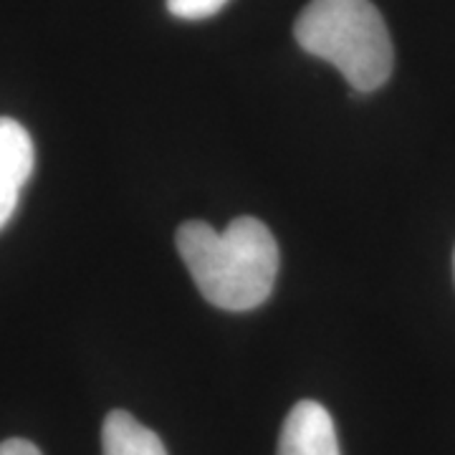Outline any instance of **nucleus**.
I'll use <instances>...</instances> for the list:
<instances>
[{
	"instance_id": "2",
	"label": "nucleus",
	"mask_w": 455,
	"mask_h": 455,
	"mask_svg": "<svg viewBox=\"0 0 455 455\" xmlns=\"http://www.w3.org/2000/svg\"><path fill=\"white\" fill-rule=\"evenodd\" d=\"M293 36L307 53L334 66L357 94L390 79V31L370 0H311L296 18Z\"/></svg>"
},
{
	"instance_id": "5",
	"label": "nucleus",
	"mask_w": 455,
	"mask_h": 455,
	"mask_svg": "<svg viewBox=\"0 0 455 455\" xmlns=\"http://www.w3.org/2000/svg\"><path fill=\"white\" fill-rule=\"evenodd\" d=\"M101 455H167V448L127 410H112L101 425Z\"/></svg>"
},
{
	"instance_id": "4",
	"label": "nucleus",
	"mask_w": 455,
	"mask_h": 455,
	"mask_svg": "<svg viewBox=\"0 0 455 455\" xmlns=\"http://www.w3.org/2000/svg\"><path fill=\"white\" fill-rule=\"evenodd\" d=\"M33 164L36 152L26 127L11 116H0V228L16 212L18 197L31 178Z\"/></svg>"
},
{
	"instance_id": "6",
	"label": "nucleus",
	"mask_w": 455,
	"mask_h": 455,
	"mask_svg": "<svg viewBox=\"0 0 455 455\" xmlns=\"http://www.w3.org/2000/svg\"><path fill=\"white\" fill-rule=\"evenodd\" d=\"M228 0H167V11L182 20H203L220 13Z\"/></svg>"
},
{
	"instance_id": "1",
	"label": "nucleus",
	"mask_w": 455,
	"mask_h": 455,
	"mask_svg": "<svg viewBox=\"0 0 455 455\" xmlns=\"http://www.w3.org/2000/svg\"><path fill=\"white\" fill-rule=\"evenodd\" d=\"M175 241L197 291L212 307L251 311L274 291L278 245L274 233L259 218H235L226 230L190 220L178 228Z\"/></svg>"
},
{
	"instance_id": "3",
	"label": "nucleus",
	"mask_w": 455,
	"mask_h": 455,
	"mask_svg": "<svg viewBox=\"0 0 455 455\" xmlns=\"http://www.w3.org/2000/svg\"><path fill=\"white\" fill-rule=\"evenodd\" d=\"M276 455H341L329 410L314 400L296 403L281 427Z\"/></svg>"
},
{
	"instance_id": "7",
	"label": "nucleus",
	"mask_w": 455,
	"mask_h": 455,
	"mask_svg": "<svg viewBox=\"0 0 455 455\" xmlns=\"http://www.w3.org/2000/svg\"><path fill=\"white\" fill-rule=\"evenodd\" d=\"M0 455H44L38 445H33L26 438H8L0 443Z\"/></svg>"
}]
</instances>
